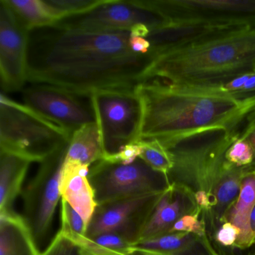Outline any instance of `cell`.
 Segmentation results:
<instances>
[{
    "label": "cell",
    "instance_id": "obj_25",
    "mask_svg": "<svg viewBox=\"0 0 255 255\" xmlns=\"http://www.w3.org/2000/svg\"><path fill=\"white\" fill-rule=\"evenodd\" d=\"M141 153L139 158L155 171L168 174L174 162L171 153L156 140H141Z\"/></svg>",
    "mask_w": 255,
    "mask_h": 255
},
{
    "label": "cell",
    "instance_id": "obj_3",
    "mask_svg": "<svg viewBox=\"0 0 255 255\" xmlns=\"http://www.w3.org/2000/svg\"><path fill=\"white\" fill-rule=\"evenodd\" d=\"M255 64V26H248L156 55L146 80L177 86H213L254 72Z\"/></svg>",
    "mask_w": 255,
    "mask_h": 255
},
{
    "label": "cell",
    "instance_id": "obj_1",
    "mask_svg": "<svg viewBox=\"0 0 255 255\" xmlns=\"http://www.w3.org/2000/svg\"><path fill=\"white\" fill-rule=\"evenodd\" d=\"M130 32H92L59 26L29 34L28 81L78 96L135 91L154 56L134 53Z\"/></svg>",
    "mask_w": 255,
    "mask_h": 255
},
{
    "label": "cell",
    "instance_id": "obj_12",
    "mask_svg": "<svg viewBox=\"0 0 255 255\" xmlns=\"http://www.w3.org/2000/svg\"><path fill=\"white\" fill-rule=\"evenodd\" d=\"M30 31L0 1V81L4 93L23 90L28 81Z\"/></svg>",
    "mask_w": 255,
    "mask_h": 255
},
{
    "label": "cell",
    "instance_id": "obj_30",
    "mask_svg": "<svg viewBox=\"0 0 255 255\" xmlns=\"http://www.w3.org/2000/svg\"><path fill=\"white\" fill-rule=\"evenodd\" d=\"M239 138L246 140L252 146L254 151V161L252 165L246 167V171L255 170V110L245 120L239 131Z\"/></svg>",
    "mask_w": 255,
    "mask_h": 255
},
{
    "label": "cell",
    "instance_id": "obj_34",
    "mask_svg": "<svg viewBox=\"0 0 255 255\" xmlns=\"http://www.w3.org/2000/svg\"><path fill=\"white\" fill-rule=\"evenodd\" d=\"M254 247V246H253ZM248 255H255V249H252V251H251L250 253L248 254Z\"/></svg>",
    "mask_w": 255,
    "mask_h": 255
},
{
    "label": "cell",
    "instance_id": "obj_9",
    "mask_svg": "<svg viewBox=\"0 0 255 255\" xmlns=\"http://www.w3.org/2000/svg\"><path fill=\"white\" fill-rule=\"evenodd\" d=\"M168 23L146 0H104L92 11L64 19L54 26L92 32H131L145 26L152 32Z\"/></svg>",
    "mask_w": 255,
    "mask_h": 255
},
{
    "label": "cell",
    "instance_id": "obj_33",
    "mask_svg": "<svg viewBox=\"0 0 255 255\" xmlns=\"http://www.w3.org/2000/svg\"><path fill=\"white\" fill-rule=\"evenodd\" d=\"M250 228L255 241V205L254 207L253 210H252V214H251Z\"/></svg>",
    "mask_w": 255,
    "mask_h": 255
},
{
    "label": "cell",
    "instance_id": "obj_29",
    "mask_svg": "<svg viewBox=\"0 0 255 255\" xmlns=\"http://www.w3.org/2000/svg\"><path fill=\"white\" fill-rule=\"evenodd\" d=\"M178 232L191 233L198 235L207 234L205 222L201 213L186 215L179 219L170 231V233Z\"/></svg>",
    "mask_w": 255,
    "mask_h": 255
},
{
    "label": "cell",
    "instance_id": "obj_7",
    "mask_svg": "<svg viewBox=\"0 0 255 255\" xmlns=\"http://www.w3.org/2000/svg\"><path fill=\"white\" fill-rule=\"evenodd\" d=\"M89 181L98 205L129 197L162 193L170 187L168 176L141 158L129 164L99 161L89 169Z\"/></svg>",
    "mask_w": 255,
    "mask_h": 255
},
{
    "label": "cell",
    "instance_id": "obj_20",
    "mask_svg": "<svg viewBox=\"0 0 255 255\" xmlns=\"http://www.w3.org/2000/svg\"><path fill=\"white\" fill-rule=\"evenodd\" d=\"M30 161L0 150V213L14 211L13 204L23 190Z\"/></svg>",
    "mask_w": 255,
    "mask_h": 255
},
{
    "label": "cell",
    "instance_id": "obj_22",
    "mask_svg": "<svg viewBox=\"0 0 255 255\" xmlns=\"http://www.w3.org/2000/svg\"><path fill=\"white\" fill-rule=\"evenodd\" d=\"M29 31L54 26L62 20L47 0H4Z\"/></svg>",
    "mask_w": 255,
    "mask_h": 255
},
{
    "label": "cell",
    "instance_id": "obj_2",
    "mask_svg": "<svg viewBox=\"0 0 255 255\" xmlns=\"http://www.w3.org/2000/svg\"><path fill=\"white\" fill-rule=\"evenodd\" d=\"M142 104L141 140L164 147L213 129H239L255 110V95L247 98L177 86L159 80L140 85Z\"/></svg>",
    "mask_w": 255,
    "mask_h": 255
},
{
    "label": "cell",
    "instance_id": "obj_18",
    "mask_svg": "<svg viewBox=\"0 0 255 255\" xmlns=\"http://www.w3.org/2000/svg\"><path fill=\"white\" fill-rule=\"evenodd\" d=\"M23 216L0 213V255H41Z\"/></svg>",
    "mask_w": 255,
    "mask_h": 255
},
{
    "label": "cell",
    "instance_id": "obj_35",
    "mask_svg": "<svg viewBox=\"0 0 255 255\" xmlns=\"http://www.w3.org/2000/svg\"><path fill=\"white\" fill-rule=\"evenodd\" d=\"M254 72H255V67H254Z\"/></svg>",
    "mask_w": 255,
    "mask_h": 255
},
{
    "label": "cell",
    "instance_id": "obj_28",
    "mask_svg": "<svg viewBox=\"0 0 255 255\" xmlns=\"http://www.w3.org/2000/svg\"><path fill=\"white\" fill-rule=\"evenodd\" d=\"M41 255H82L80 247L77 243L58 231L48 247Z\"/></svg>",
    "mask_w": 255,
    "mask_h": 255
},
{
    "label": "cell",
    "instance_id": "obj_23",
    "mask_svg": "<svg viewBox=\"0 0 255 255\" xmlns=\"http://www.w3.org/2000/svg\"><path fill=\"white\" fill-rule=\"evenodd\" d=\"M132 243L122 234L105 233L86 237L80 247L82 255H132L129 249Z\"/></svg>",
    "mask_w": 255,
    "mask_h": 255
},
{
    "label": "cell",
    "instance_id": "obj_17",
    "mask_svg": "<svg viewBox=\"0 0 255 255\" xmlns=\"http://www.w3.org/2000/svg\"><path fill=\"white\" fill-rule=\"evenodd\" d=\"M245 168L231 166L215 186L210 198V208L201 214L210 242L219 228L226 222L227 216L238 198Z\"/></svg>",
    "mask_w": 255,
    "mask_h": 255
},
{
    "label": "cell",
    "instance_id": "obj_31",
    "mask_svg": "<svg viewBox=\"0 0 255 255\" xmlns=\"http://www.w3.org/2000/svg\"><path fill=\"white\" fill-rule=\"evenodd\" d=\"M141 153V146L139 141L135 144L126 146L114 156H110L105 159L112 162H119V163L129 164L139 158Z\"/></svg>",
    "mask_w": 255,
    "mask_h": 255
},
{
    "label": "cell",
    "instance_id": "obj_11",
    "mask_svg": "<svg viewBox=\"0 0 255 255\" xmlns=\"http://www.w3.org/2000/svg\"><path fill=\"white\" fill-rule=\"evenodd\" d=\"M50 85L35 84L23 91V104L72 134L96 122L92 102Z\"/></svg>",
    "mask_w": 255,
    "mask_h": 255
},
{
    "label": "cell",
    "instance_id": "obj_27",
    "mask_svg": "<svg viewBox=\"0 0 255 255\" xmlns=\"http://www.w3.org/2000/svg\"><path fill=\"white\" fill-rule=\"evenodd\" d=\"M225 157L231 165L238 168H246L253 162V149L246 140L238 137L227 150Z\"/></svg>",
    "mask_w": 255,
    "mask_h": 255
},
{
    "label": "cell",
    "instance_id": "obj_16",
    "mask_svg": "<svg viewBox=\"0 0 255 255\" xmlns=\"http://www.w3.org/2000/svg\"><path fill=\"white\" fill-rule=\"evenodd\" d=\"M89 169L90 167L65 160L60 186L62 198L82 216L88 226L98 207L89 181Z\"/></svg>",
    "mask_w": 255,
    "mask_h": 255
},
{
    "label": "cell",
    "instance_id": "obj_15",
    "mask_svg": "<svg viewBox=\"0 0 255 255\" xmlns=\"http://www.w3.org/2000/svg\"><path fill=\"white\" fill-rule=\"evenodd\" d=\"M248 26L216 25L198 22L170 23L150 32L147 39L151 44L153 56L175 47H183L216 34Z\"/></svg>",
    "mask_w": 255,
    "mask_h": 255
},
{
    "label": "cell",
    "instance_id": "obj_26",
    "mask_svg": "<svg viewBox=\"0 0 255 255\" xmlns=\"http://www.w3.org/2000/svg\"><path fill=\"white\" fill-rule=\"evenodd\" d=\"M57 10L62 20L68 17L81 15L92 11L104 2V0H47Z\"/></svg>",
    "mask_w": 255,
    "mask_h": 255
},
{
    "label": "cell",
    "instance_id": "obj_5",
    "mask_svg": "<svg viewBox=\"0 0 255 255\" xmlns=\"http://www.w3.org/2000/svg\"><path fill=\"white\" fill-rule=\"evenodd\" d=\"M71 135L25 104L0 95V150L42 162Z\"/></svg>",
    "mask_w": 255,
    "mask_h": 255
},
{
    "label": "cell",
    "instance_id": "obj_14",
    "mask_svg": "<svg viewBox=\"0 0 255 255\" xmlns=\"http://www.w3.org/2000/svg\"><path fill=\"white\" fill-rule=\"evenodd\" d=\"M196 213H201V210L193 192L185 186L171 184L158 200L138 240L169 234L179 219L186 215Z\"/></svg>",
    "mask_w": 255,
    "mask_h": 255
},
{
    "label": "cell",
    "instance_id": "obj_32",
    "mask_svg": "<svg viewBox=\"0 0 255 255\" xmlns=\"http://www.w3.org/2000/svg\"><path fill=\"white\" fill-rule=\"evenodd\" d=\"M129 46L131 50L138 54L146 55L151 52V44L145 37L130 32Z\"/></svg>",
    "mask_w": 255,
    "mask_h": 255
},
{
    "label": "cell",
    "instance_id": "obj_8",
    "mask_svg": "<svg viewBox=\"0 0 255 255\" xmlns=\"http://www.w3.org/2000/svg\"><path fill=\"white\" fill-rule=\"evenodd\" d=\"M68 144L41 162L35 177L21 194L23 216L39 249L50 236L56 207L62 198L61 180Z\"/></svg>",
    "mask_w": 255,
    "mask_h": 255
},
{
    "label": "cell",
    "instance_id": "obj_4",
    "mask_svg": "<svg viewBox=\"0 0 255 255\" xmlns=\"http://www.w3.org/2000/svg\"><path fill=\"white\" fill-rule=\"evenodd\" d=\"M239 130H209L165 147L174 162L167 174L170 184L180 185L192 191L201 213L209 210L215 186L233 166L225 154L240 135Z\"/></svg>",
    "mask_w": 255,
    "mask_h": 255
},
{
    "label": "cell",
    "instance_id": "obj_21",
    "mask_svg": "<svg viewBox=\"0 0 255 255\" xmlns=\"http://www.w3.org/2000/svg\"><path fill=\"white\" fill-rule=\"evenodd\" d=\"M105 158L97 122L82 127L72 134L65 161L91 167Z\"/></svg>",
    "mask_w": 255,
    "mask_h": 255
},
{
    "label": "cell",
    "instance_id": "obj_19",
    "mask_svg": "<svg viewBox=\"0 0 255 255\" xmlns=\"http://www.w3.org/2000/svg\"><path fill=\"white\" fill-rule=\"evenodd\" d=\"M255 205V170L246 171L242 177L238 198L228 212L226 219V222L235 225L240 231L235 249L245 250L255 244L250 228L251 214Z\"/></svg>",
    "mask_w": 255,
    "mask_h": 255
},
{
    "label": "cell",
    "instance_id": "obj_13",
    "mask_svg": "<svg viewBox=\"0 0 255 255\" xmlns=\"http://www.w3.org/2000/svg\"><path fill=\"white\" fill-rule=\"evenodd\" d=\"M162 193L147 194L116 200L97 207L87 228V237L116 233L138 241L143 227Z\"/></svg>",
    "mask_w": 255,
    "mask_h": 255
},
{
    "label": "cell",
    "instance_id": "obj_6",
    "mask_svg": "<svg viewBox=\"0 0 255 255\" xmlns=\"http://www.w3.org/2000/svg\"><path fill=\"white\" fill-rule=\"evenodd\" d=\"M105 158L141 141L143 110L135 91L104 92L90 97Z\"/></svg>",
    "mask_w": 255,
    "mask_h": 255
},
{
    "label": "cell",
    "instance_id": "obj_24",
    "mask_svg": "<svg viewBox=\"0 0 255 255\" xmlns=\"http://www.w3.org/2000/svg\"><path fill=\"white\" fill-rule=\"evenodd\" d=\"M88 225L82 216L61 198V228L59 232L79 246L86 240Z\"/></svg>",
    "mask_w": 255,
    "mask_h": 255
},
{
    "label": "cell",
    "instance_id": "obj_10",
    "mask_svg": "<svg viewBox=\"0 0 255 255\" xmlns=\"http://www.w3.org/2000/svg\"><path fill=\"white\" fill-rule=\"evenodd\" d=\"M170 23L255 26V0H146Z\"/></svg>",
    "mask_w": 255,
    "mask_h": 255
}]
</instances>
